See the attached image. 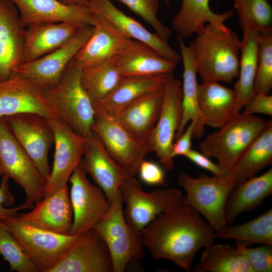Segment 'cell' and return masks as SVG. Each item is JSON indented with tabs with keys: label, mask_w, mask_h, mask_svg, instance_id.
I'll return each mask as SVG.
<instances>
[{
	"label": "cell",
	"mask_w": 272,
	"mask_h": 272,
	"mask_svg": "<svg viewBox=\"0 0 272 272\" xmlns=\"http://www.w3.org/2000/svg\"><path fill=\"white\" fill-rule=\"evenodd\" d=\"M141 236L144 247L154 259L170 260L188 272L196 253L217 238L201 215L182 201L157 217Z\"/></svg>",
	"instance_id": "1"
},
{
	"label": "cell",
	"mask_w": 272,
	"mask_h": 272,
	"mask_svg": "<svg viewBox=\"0 0 272 272\" xmlns=\"http://www.w3.org/2000/svg\"><path fill=\"white\" fill-rule=\"evenodd\" d=\"M241 41L231 29L205 25L190 43L196 73L203 81L231 83L238 76Z\"/></svg>",
	"instance_id": "2"
},
{
	"label": "cell",
	"mask_w": 272,
	"mask_h": 272,
	"mask_svg": "<svg viewBox=\"0 0 272 272\" xmlns=\"http://www.w3.org/2000/svg\"><path fill=\"white\" fill-rule=\"evenodd\" d=\"M81 69L73 58L59 81L42 90L47 106L56 116L77 133L88 137L94 121L93 104L80 80Z\"/></svg>",
	"instance_id": "3"
},
{
	"label": "cell",
	"mask_w": 272,
	"mask_h": 272,
	"mask_svg": "<svg viewBox=\"0 0 272 272\" xmlns=\"http://www.w3.org/2000/svg\"><path fill=\"white\" fill-rule=\"evenodd\" d=\"M266 123L255 115L240 113L218 131L208 134L199 144L200 153L216 159L225 177Z\"/></svg>",
	"instance_id": "4"
},
{
	"label": "cell",
	"mask_w": 272,
	"mask_h": 272,
	"mask_svg": "<svg viewBox=\"0 0 272 272\" xmlns=\"http://www.w3.org/2000/svg\"><path fill=\"white\" fill-rule=\"evenodd\" d=\"M123 202L119 189L107 214L92 228L109 250L113 272H124L132 259L143 258L145 255L141 234L134 231L126 222Z\"/></svg>",
	"instance_id": "5"
},
{
	"label": "cell",
	"mask_w": 272,
	"mask_h": 272,
	"mask_svg": "<svg viewBox=\"0 0 272 272\" xmlns=\"http://www.w3.org/2000/svg\"><path fill=\"white\" fill-rule=\"evenodd\" d=\"M1 222L41 272H49L80 236L60 235L39 229L26 223L19 215Z\"/></svg>",
	"instance_id": "6"
},
{
	"label": "cell",
	"mask_w": 272,
	"mask_h": 272,
	"mask_svg": "<svg viewBox=\"0 0 272 272\" xmlns=\"http://www.w3.org/2000/svg\"><path fill=\"white\" fill-rule=\"evenodd\" d=\"M178 184L186 191L182 202L190 206L204 217L217 233L227 225L224 208L228 195L234 187L226 179L213 175L200 173L193 177L181 173Z\"/></svg>",
	"instance_id": "7"
},
{
	"label": "cell",
	"mask_w": 272,
	"mask_h": 272,
	"mask_svg": "<svg viewBox=\"0 0 272 272\" xmlns=\"http://www.w3.org/2000/svg\"><path fill=\"white\" fill-rule=\"evenodd\" d=\"M0 167L3 175L24 190L25 202L34 204L44 196L46 182L38 168L0 117Z\"/></svg>",
	"instance_id": "8"
},
{
	"label": "cell",
	"mask_w": 272,
	"mask_h": 272,
	"mask_svg": "<svg viewBox=\"0 0 272 272\" xmlns=\"http://www.w3.org/2000/svg\"><path fill=\"white\" fill-rule=\"evenodd\" d=\"M119 190L125 203L123 214L131 228L137 233L162 213L182 202L181 192L174 188L157 189L147 192L143 190L135 177H127Z\"/></svg>",
	"instance_id": "9"
},
{
	"label": "cell",
	"mask_w": 272,
	"mask_h": 272,
	"mask_svg": "<svg viewBox=\"0 0 272 272\" xmlns=\"http://www.w3.org/2000/svg\"><path fill=\"white\" fill-rule=\"evenodd\" d=\"M163 99L157 121L147 143L149 152H154L166 171L174 168L172 148L182 115V83L171 73L163 88Z\"/></svg>",
	"instance_id": "10"
},
{
	"label": "cell",
	"mask_w": 272,
	"mask_h": 272,
	"mask_svg": "<svg viewBox=\"0 0 272 272\" xmlns=\"http://www.w3.org/2000/svg\"><path fill=\"white\" fill-rule=\"evenodd\" d=\"M94 31V26L79 28L63 45L36 60L22 63L13 74L29 81L41 90L54 86Z\"/></svg>",
	"instance_id": "11"
},
{
	"label": "cell",
	"mask_w": 272,
	"mask_h": 272,
	"mask_svg": "<svg viewBox=\"0 0 272 272\" xmlns=\"http://www.w3.org/2000/svg\"><path fill=\"white\" fill-rule=\"evenodd\" d=\"M4 118L12 133L34 162L46 182L51 172L48 155L55 138L48 118L31 112Z\"/></svg>",
	"instance_id": "12"
},
{
	"label": "cell",
	"mask_w": 272,
	"mask_h": 272,
	"mask_svg": "<svg viewBox=\"0 0 272 272\" xmlns=\"http://www.w3.org/2000/svg\"><path fill=\"white\" fill-rule=\"evenodd\" d=\"M87 173L78 165L69 181L71 184L70 200L73 211L70 235L80 236L101 221L108 213L110 203L104 191L90 182Z\"/></svg>",
	"instance_id": "13"
},
{
	"label": "cell",
	"mask_w": 272,
	"mask_h": 272,
	"mask_svg": "<svg viewBox=\"0 0 272 272\" xmlns=\"http://www.w3.org/2000/svg\"><path fill=\"white\" fill-rule=\"evenodd\" d=\"M48 119L54 133L55 151L44 196L67 184L72 173L80 164L88 140V137L76 132L58 117L54 115Z\"/></svg>",
	"instance_id": "14"
},
{
	"label": "cell",
	"mask_w": 272,
	"mask_h": 272,
	"mask_svg": "<svg viewBox=\"0 0 272 272\" xmlns=\"http://www.w3.org/2000/svg\"><path fill=\"white\" fill-rule=\"evenodd\" d=\"M91 130L101 139L112 158L130 176L138 174L141 162L149 153L147 145L135 139L114 119L95 114Z\"/></svg>",
	"instance_id": "15"
},
{
	"label": "cell",
	"mask_w": 272,
	"mask_h": 272,
	"mask_svg": "<svg viewBox=\"0 0 272 272\" xmlns=\"http://www.w3.org/2000/svg\"><path fill=\"white\" fill-rule=\"evenodd\" d=\"M49 272H113L109 250L93 229L81 235Z\"/></svg>",
	"instance_id": "16"
},
{
	"label": "cell",
	"mask_w": 272,
	"mask_h": 272,
	"mask_svg": "<svg viewBox=\"0 0 272 272\" xmlns=\"http://www.w3.org/2000/svg\"><path fill=\"white\" fill-rule=\"evenodd\" d=\"M17 7L24 27L41 23H71L78 28L93 26L88 7L67 5L59 0H10Z\"/></svg>",
	"instance_id": "17"
},
{
	"label": "cell",
	"mask_w": 272,
	"mask_h": 272,
	"mask_svg": "<svg viewBox=\"0 0 272 272\" xmlns=\"http://www.w3.org/2000/svg\"><path fill=\"white\" fill-rule=\"evenodd\" d=\"M79 165L104 191L110 203L123 181L130 176L112 158L101 139L92 131Z\"/></svg>",
	"instance_id": "18"
},
{
	"label": "cell",
	"mask_w": 272,
	"mask_h": 272,
	"mask_svg": "<svg viewBox=\"0 0 272 272\" xmlns=\"http://www.w3.org/2000/svg\"><path fill=\"white\" fill-rule=\"evenodd\" d=\"M88 7L92 13L102 17L120 33L129 39L143 42L165 59L177 63L181 60L168 44L152 33L133 18L127 16L110 0H89Z\"/></svg>",
	"instance_id": "19"
},
{
	"label": "cell",
	"mask_w": 272,
	"mask_h": 272,
	"mask_svg": "<svg viewBox=\"0 0 272 272\" xmlns=\"http://www.w3.org/2000/svg\"><path fill=\"white\" fill-rule=\"evenodd\" d=\"M25 30L16 6L10 0H0V81L24 62Z\"/></svg>",
	"instance_id": "20"
},
{
	"label": "cell",
	"mask_w": 272,
	"mask_h": 272,
	"mask_svg": "<svg viewBox=\"0 0 272 272\" xmlns=\"http://www.w3.org/2000/svg\"><path fill=\"white\" fill-rule=\"evenodd\" d=\"M34 205L30 212L19 214L20 218L39 229L60 235H70L73 211L67 184L44 196Z\"/></svg>",
	"instance_id": "21"
},
{
	"label": "cell",
	"mask_w": 272,
	"mask_h": 272,
	"mask_svg": "<svg viewBox=\"0 0 272 272\" xmlns=\"http://www.w3.org/2000/svg\"><path fill=\"white\" fill-rule=\"evenodd\" d=\"M92 14L94 32L74 58L81 69L120 55L132 41L120 33L102 17Z\"/></svg>",
	"instance_id": "22"
},
{
	"label": "cell",
	"mask_w": 272,
	"mask_h": 272,
	"mask_svg": "<svg viewBox=\"0 0 272 272\" xmlns=\"http://www.w3.org/2000/svg\"><path fill=\"white\" fill-rule=\"evenodd\" d=\"M31 112L50 118L54 115L44 101L42 90L16 75L0 81V117Z\"/></svg>",
	"instance_id": "23"
},
{
	"label": "cell",
	"mask_w": 272,
	"mask_h": 272,
	"mask_svg": "<svg viewBox=\"0 0 272 272\" xmlns=\"http://www.w3.org/2000/svg\"><path fill=\"white\" fill-rule=\"evenodd\" d=\"M197 106L203 125L213 128L223 127L241 113L233 89L216 81L198 84Z\"/></svg>",
	"instance_id": "24"
},
{
	"label": "cell",
	"mask_w": 272,
	"mask_h": 272,
	"mask_svg": "<svg viewBox=\"0 0 272 272\" xmlns=\"http://www.w3.org/2000/svg\"><path fill=\"white\" fill-rule=\"evenodd\" d=\"M172 73L122 77L119 84L109 95L93 104L95 114L115 119L118 113L128 104L163 87Z\"/></svg>",
	"instance_id": "25"
},
{
	"label": "cell",
	"mask_w": 272,
	"mask_h": 272,
	"mask_svg": "<svg viewBox=\"0 0 272 272\" xmlns=\"http://www.w3.org/2000/svg\"><path fill=\"white\" fill-rule=\"evenodd\" d=\"M163 88L164 86L128 104L114 119L135 139L146 145L161 112Z\"/></svg>",
	"instance_id": "26"
},
{
	"label": "cell",
	"mask_w": 272,
	"mask_h": 272,
	"mask_svg": "<svg viewBox=\"0 0 272 272\" xmlns=\"http://www.w3.org/2000/svg\"><path fill=\"white\" fill-rule=\"evenodd\" d=\"M78 27L71 23H41L27 27L25 30L24 62L36 60L65 44Z\"/></svg>",
	"instance_id": "27"
},
{
	"label": "cell",
	"mask_w": 272,
	"mask_h": 272,
	"mask_svg": "<svg viewBox=\"0 0 272 272\" xmlns=\"http://www.w3.org/2000/svg\"><path fill=\"white\" fill-rule=\"evenodd\" d=\"M210 0H182L179 12L171 20V27L178 38L187 39L201 33L206 23L215 27L226 29V20L231 17L232 11L217 14L210 9Z\"/></svg>",
	"instance_id": "28"
},
{
	"label": "cell",
	"mask_w": 272,
	"mask_h": 272,
	"mask_svg": "<svg viewBox=\"0 0 272 272\" xmlns=\"http://www.w3.org/2000/svg\"><path fill=\"white\" fill-rule=\"evenodd\" d=\"M271 193V168L260 175L236 184L229 193L225 205L227 225H231L241 214L257 208Z\"/></svg>",
	"instance_id": "29"
},
{
	"label": "cell",
	"mask_w": 272,
	"mask_h": 272,
	"mask_svg": "<svg viewBox=\"0 0 272 272\" xmlns=\"http://www.w3.org/2000/svg\"><path fill=\"white\" fill-rule=\"evenodd\" d=\"M176 64L161 56L147 44L133 39L116 60L122 77L172 73Z\"/></svg>",
	"instance_id": "30"
},
{
	"label": "cell",
	"mask_w": 272,
	"mask_h": 272,
	"mask_svg": "<svg viewBox=\"0 0 272 272\" xmlns=\"http://www.w3.org/2000/svg\"><path fill=\"white\" fill-rule=\"evenodd\" d=\"M180 55L183 64V83L182 84V115L181 123L177 130L175 140L184 131L190 121L195 123L193 137L199 138L205 134V129L197 106V83L196 71L191 45H186L183 40L178 38Z\"/></svg>",
	"instance_id": "31"
},
{
	"label": "cell",
	"mask_w": 272,
	"mask_h": 272,
	"mask_svg": "<svg viewBox=\"0 0 272 272\" xmlns=\"http://www.w3.org/2000/svg\"><path fill=\"white\" fill-rule=\"evenodd\" d=\"M272 163V121L268 120L227 175L233 185L251 178Z\"/></svg>",
	"instance_id": "32"
},
{
	"label": "cell",
	"mask_w": 272,
	"mask_h": 272,
	"mask_svg": "<svg viewBox=\"0 0 272 272\" xmlns=\"http://www.w3.org/2000/svg\"><path fill=\"white\" fill-rule=\"evenodd\" d=\"M258 43V31L243 34L240 48L239 78L233 89L240 111L254 95L253 84L257 66Z\"/></svg>",
	"instance_id": "33"
},
{
	"label": "cell",
	"mask_w": 272,
	"mask_h": 272,
	"mask_svg": "<svg viewBox=\"0 0 272 272\" xmlns=\"http://www.w3.org/2000/svg\"><path fill=\"white\" fill-rule=\"evenodd\" d=\"M119 55L81 69V83L93 104L109 95L122 79L116 65Z\"/></svg>",
	"instance_id": "34"
},
{
	"label": "cell",
	"mask_w": 272,
	"mask_h": 272,
	"mask_svg": "<svg viewBox=\"0 0 272 272\" xmlns=\"http://www.w3.org/2000/svg\"><path fill=\"white\" fill-rule=\"evenodd\" d=\"M194 272H254L236 245L215 244L204 248Z\"/></svg>",
	"instance_id": "35"
},
{
	"label": "cell",
	"mask_w": 272,
	"mask_h": 272,
	"mask_svg": "<svg viewBox=\"0 0 272 272\" xmlns=\"http://www.w3.org/2000/svg\"><path fill=\"white\" fill-rule=\"evenodd\" d=\"M216 235L217 238L233 239L248 246L255 243L272 246V209L242 224L227 225Z\"/></svg>",
	"instance_id": "36"
},
{
	"label": "cell",
	"mask_w": 272,
	"mask_h": 272,
	"mask_svg": "<svg viewBox=\"0 0 272 272\" xmlns=\"http://www.w3.org/2000/svg\"><path fill=\"white\" fill-rule=\"evenodd\" d=\"M243 34L271 28L272 9L268 0H233Z\"/></svg>",
	"instance_id": "37"
},
{
	"label": "cell",
	"mask_w": 272,
	"mask_h": 272,
	"mask_svg": "<svg viewBox=\"0 0 272 272\" xmlns=\"http://www.w3.org/2000/svg\"><path fill=\"white\" fill-rule=\"evenodd\" d=\"M272 88V28L259 32L258 55L254 95H268Z\"/></svg>",
	"instance_id": "38"
},
{
	"label": "cell",
	"mask_w": 272,
	"mask_h": 272,
	"mask_svg": "<svg viewBox=\"0 0 272 272\" xmlns=\"http://www.w3.org/2000/svg\"><path fill=\"white\" fill-rule=\"evenodd\" d=\"M0 255L9 264L11 270L40 272L39 268L25 254L13 234L0 221Z\"/></svg>",
	"instance_id": "39"
},
{
	"label": "cell",
	"mask_w": 272,
	"mask_h": 272,
	"mask_svg": "<svg viewBox=\"0 0 272 272\" xmlns=\"http://www.w3.org/2000/svg\"><path fill=\"white\" fill-rule=\"evenodd\" d=\"M126 6L131 11L149 24L155 33L164 41L168 42L171 35L170 29L159 19L158 0H117Z\"/></svg>",
	"instance_id": "40"
},
{
	"label": "cell",
	"mask_w": 272,
	"mask_h": 272,
	"mask_svg": "<svg viewBox=\"0 0 272 272\" xmlns=\"http://www.w3.org/2000/svg\"><path fill=\"white\" fill-rule=\"evenodd\" d=\"M236 246L254 272L272 271L271 245L262 244L256 247H248L246 243L236 241Z\"/></svg>",
	"instance_id": "41"
},
{
	"label": "cell",
	"mask_w": 272,
	"mask_h": 272,
	"mask_svg": "<svg viewBox=\"0 0 272 272\" xmlns=\"http://www.w3.org/2000/svg\"><path fill=\"white\" fill-rule=\"evenodd\" d=\"M10 179L6 175H3L0 181V221L8 218L19 215V211L24 209H32L34 204L28 203L25 202L20 206L7 208L13 205L15 199L12 195L9 185Z\"/></svg>",
	"instance_id": "42"
},
{
	"label": "cell",
	"mask_w": 272,
	"mask_h": 272,
	"mask_svg": "<svg viewBox=\"0 0 272 272\" xmlns=\"http://www.w3.org/2000/svg\"><path fill=\"white\" fill-rule=\"evenodd\" d=\"M162 166L144 159L141 162L138 174L141 180L150 185H166L165 174Z\"/></svg>",
	"instance_id": "43"
},
{
	"label": "cell",
	"mask_w": 272,
	"mask_h": 272,
	"mask_svg": "<svg viewBox=\"0 0 272 272\" xmlns=\"http://www.w3.org/2000/svg\"><path fill=\"white\" fill-rule=\"evenodd\" d=\"M242 113L247 115L263 114L272 116V96L257 94L243 106Z\"/></svg>",
	"instance_id": "44"
},
{
	"label": "cell",
	"mask_w": 272,
	"mask_h": 272,
	"mask_svg": "<svg viewBox=\"0 0 272 272\" xmlns=\"http://www.w3.org/2000/svg\"><path fill=\"white\" fill-rule=\"evenodd\" d=\"M194 127V122L190 121L181 135L175 140L176 142H174L172 148V156L173 158L177 156H184L191 150V141L193 135Z\"/></svg>",
	"instance_id": "45"
},
{
	"label": "cell",
	"mask_w": 272,
	"mask_h": 272,
	"mask_svg": "<svg viewBox=\"0 0 272 272\" xmlns=\"http://www.w3.org/2000/svg\"><path fill=\"white\" fill-rule=\"evenodd\" d=\"M186 158L199 167L211 172L213 175L224 178V173L219 165L210 160L201 153L190 150L185 156Z\"/></svg>",
	"instance_id": "46"
},
{
	"label": "cell",
	"mask_w": 272,
	"mask_h": 272,
	"mask_svg": "<svg viewBox=\"0 0 272 272\" xmlns=\"http://www.w3.org/2000/svg\"><path fill=\"white\" fill-rule=\"evenodd\" d=\"M62 3L67 5H78L88 7L89 0H59Z\"/></svg>",
	"instance_id": "47"
},
{
	"label": "cell",
	"mask_w": 272,
	"mask_h": 272,
	"mask_svg": "<svg viewBox=\"0 0 272 272\" xmlns=\"http://www.w3.org/2000/svg\"><path fill=\"white\" fill-rule=\"evenodd\" d=\"M3 175V173H2V170H1V167H0V181H1V178L2 177Z\"/></svg>",
	"instance_id": "48"
}]
</instances>
